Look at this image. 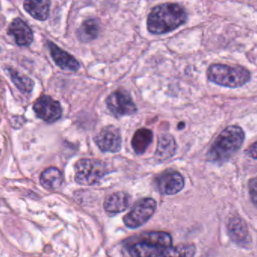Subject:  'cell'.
Returning <instances> with one entry per match:
<instances>
[{"label": "cell", "mask_w": 257, "mask_h": 257, "mask_svg": "<svg viewBox=\"0 0 257 257\" xmlns=\"http://www.w3.org/2000/svg\"><path fill=\"white\" fill-rule=\"evenodd\" d=\"M8 34L15 39L16 44L21 47H28L34 42V36L32 29L20 18L15 19L10 23Z\"/></svg>", "instance_id": "10"}, {"label": "cell", "mask_w": 257, "mask_h": 257, "mask_svg": "<svg viewBox=\"0 0 257 257\" xmlns=\"http://www.w3.org/2000/svg\"><path fill=\"white\" fill-rule=\"evenodd\" d=\"M47 46L52 59L60 68L71 72H77L80 69L79 61L68 52L51 41L47 42Z\"/></svg>", "instance_id": "12"}, {"label": "cell", "mask_w": 257, "mask_h": 257, "mask_svg": "<svg viewBox=\"0 0 257 257\" xmlns=\"http://www.w3.org/2000/svg\"><path fill=\"white\" fill-rule=\"evenodd\" d=\"M100 31L99 21L95 19H90L82 22L76 31V35L82 43H90L97 38Z\"/></svg>", "instance_id": "16"}, {"label": "cell", "mask_w": 257, "mask_h": 257, "mask_svg": "<svg viewBox=\"0 0 257 257\" xmlns=\"http://www.w3.org/2000/svg\"><path fill=\"white\" fill-rule=\"evenodd\" d=\"M34 110L39 118L48 123L55 122L62 116L61 103L50 96L39 97L34 103Z\"/></svg>", "instance_id": "8"}, {"label": "cell", "mask_w": 257, "mask_h": 257, "mask_svg": "<svg viewBox=\"0 0 257 257\" xmlns=\"http://www.w3.org/2000/svg\"><path fill=\"white\" fill-rule=\"evenodd\" d=\"M24 9L34 19L47 20L50 14V0H25Z\"/></svg>", "instance_id": "15"}, {"label": "cell", "mask_w": 257, "mask_h": 257, "mask_svg": "<svg viewBox=\"0 0 257 257\" xmlns=\"http://www.w3.org/2000/svg\"><path fill=\"white\" fill-rule=\"evenodd\" d=\"M195 248L192 245H183V246L172 247L171 256H178V255H185V256H192L195 255Z\"/></svg>", "instance_id": "21"}, {"label": "cell", "mask_w": 257, "mask_h": 257, "mask_svg": "<svg viewBox=\"0 0 257 257\" xmlns=\"http://www.w3.org/2000/svg\"><path fill=\"white\" fill-rule=\"evenodd\" d=\"M177 151V144L175 140L168 134L160 135L158 141L157 149H156V157L159 160H166L175 154Z\"/></svg>", "instance_id": "17"}, {"label": "cell", "mask_w": 257, "mask_h": 257, "mask_svg": "<svg viewBox=\"0 0 257 257\" xmlns=\"http://www.w3.org/2000/svg\"><path fill=\"white\" fill-rule=\"evenodd\" d=\"M156 209V201L153 198H142L132 207L124 216V223L130 228H137L150 220Z\"/></svg>", "instance_id": "6"}, {"label": "cell", "mask_w": 257, "mask_h": 257, "mask_svg": "<svg viewBox=\"0 0 257 257\" xmlns=\"http://www.w3.org/2000/svg\"><path fill=\"white\" fill-rule=\"evenodd\" d=\"M248 189L251 201L257 207V178H252L248 183Z\"/></svg>", "instance_id": "22"}, {"label": "cell", "mask_w": 257, "mask_h": 257, "mask_svg": "<svg viewBox=\"0 0 257 257\" xmlns=\"http://www.w3.org/2000/svg\"><path fill=\"white\" fill-rule=\"evenodd\" d=\"M157 188L162 195H172L180 192L184 187L183 176L178 172H168L157 178Z\"/></svg>", "instance_id": "11"}, {"label": "cell", "mask_w": 257, "mask_h": 257, "mask_svg": "<svg viewBox=\"0 0 257 257\" xmlns=\"http://www.w3.org/2000/svg\"><path fill=\"white\" fill-rule=\"evenodd\" d=\"M172 237L163 231H152L140 237L127 247L129 255L135 257L170 256Z\"/></svg>", "instance_id": "3"}, {"label": "cell", "mask_w": 257, "mask_h": 257, "mask_svg": "<svg viewBox=\"0 0 257 257\" xmlns=\"http://www.w3.org/2000/svg\"><path fill=\"white\" fill-rule=\"evenodd\" d=\"M106 103L108 109L117 117L133 115L138 110L130 94L122 90L112 92L106 99Z\"/></svg>", "instance_id": "7"}, {"label": "cell", "mask_w": 257, "mask_h": 257, "mask_svg": "<svg viewBox=\"0 0 257 257\" xmlns=\"http://www.w3.org/2000/svg\"><path fill=\"white\" fill-rule=\"evenodd\" d=\"M104 162L95 159H81L75 165V180L82 186H93L108 174Z\"/></svg>", "instance_id": "5"}, {"label": "cell", "mask_w": 257, "mask_h": 257, "mask_svg": "<svg viewBox=\"0 0 257 257\" xmlns=\"http://www.w3.org/2000/svg\"><path fill=\"white\" fill-rule=\"evenodd\" d=\"M244 141V133L241 127L231 125L224 129L212 144L207 153L210 162L222 164L235 154Z\"/></svg>", "instance_id": "2"}, {"label": "cell", "mask_w": 257, "mask_h": 257, "mask_svg": "<svg viewBox=\"0 0 257 257\" xmlns=\"http://www.w3.org/2000/svg\"><path fill=\"white\" fill-rule=\"evenodd\" d=\"M228 232L231 240L237 244L245 246L250 242L247 225L240 216H234L229 219Z\"/></svg>", "instance_id": "13"}, {"label": "cell", "mask_w": 257, "mask_h": 257, "mask_svg": "<svg viewBox=\"0 0 257 257\" xmlns=\"http://www.w3.org/2000/svg\"><path fill=\"white\" fill-rule=\"evenodd\" d=\"M153 141V132L150 129L141 128L134 135L132 141V147L137 154L142 155L147 151Z\"/></svg>", "instance_id": "18"}, {"label": "cell", "mask_w": 257, "mask_h": 257, "mask_svg": "<svg viewBox=\"0 0 257 257\" xmlns=\"http://www.w3.org/2000/svg\"><path fill=\"white\" fill-rule=\"evenodd\" d=\"M186 19V11L178 4H161L150 12L147 18V29L154 35L167 34L181 26Z\"/></svg>", "instance_id": "1"}, {"label": "cell", "mask_w": 257, "mask_h": 257, "mask_svg": "<svg viewBox=\"0 0 257 257\" xmlns=\"http://www.w3.org/2000/svg\"><path fill=\"white\" fill-rule=\"evenodd\" d=\"M246 155L252 159H257V141L253 143L250 147L246 150Z\"/></svg>", "instance_id": "23"}, {"label": "cell", "mask_w": 257, "mask_h": 257, "mask_svg": "<svg viewBox=\"0 0 257 257\" xmlns=\"http://www.w3.org/2000/svg\"><path fill=\"white\" fill-rule=\"evenodd\" d=\"M6 71L8 73L16 88L23 93H31L34 89L35 82L31 78L25 75L21 74L17 70L13 68H7Z\"/></svg>", "instance_id": "20"}, {"label": "cell", "mask_w": 257, "mask_h": 257, "mask_svg": "<svg viewBox=\"0 0 257 257\" xmlns=\"http://www.w3.org/2000/svg\"><path fill=\"white\" fill-rule=\"evenodd\" d=\"M207 75L210 82L227 88L243 86L250 80V73L238 66L213 64L207 70Z\"/></svg>", "instance_id": "4"}, {"label": "cell", "mask_w": 257, "mask_h": 257, "mask_svg": "<svg viewBox=\"0 0 257 257\" xmlns=\"http://www.w3.org/2000/svg\"><path fill=\"white\" fill-rule=\"evenodd\" d=\"M63 175L56 168L45 170L40 176V183L43 187L50 190L58 189L63 183Z\"/></svg>", "instance_id": "19"}, {"label": "cell", "mask_w": 257, "mask_h": 257, "mask_svg": "<svg viewBox=\"0 0 257 257\" xmlns=\"http://www.w3.org/2000/svg\"><path fill=\"white\" fill-rule=\"evenodd\" d=\"M94 142L103 153H118L121 147V134L115 126H106L96 135Z\"/></svg>", "instance_id": "9"}, {"label": "cell", "mask_w": 257, "mask_h": 257, "mask_svg": "<svg viewBox=\"0 0 257 257\" xmlns=\"http://www.w3.org/2000/svg\"><path fill=\"white\" fill-rule=\"evenodd\" d=\"M132 198L124 192H117L109 195L105 199V210L109 213H119L125 211L130 207Z\"/></svg>", "instance_id": "14"}]
</instances>
